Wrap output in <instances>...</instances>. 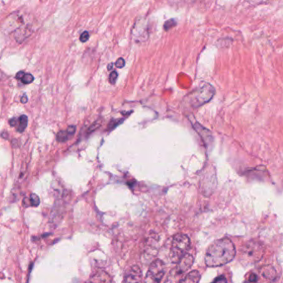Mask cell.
Segmentation results:
<instances>
[{
  "label": "cell",
  "mask_w": 283,
  "mask_h": 283,
  "mask_svg": "<svg viewBox=\"0 0 283 283\" xmlns=\"http://www.w3.org/2000/svg\"><path fill=\"white\" fill-rule=\"evenodd\" d=\"M236 249L229 238L216 240L209 247L205 253V264L208 267H221L234 260Z\"/></svg>",
  "instance_id": "1"
},
{
  "label": "cell",
  "mask_w": 283,
  "mask_h": 283,
  "mask_svg": "<svg viewBox=\"0 0 283 283\" xmlns=\"http://www.w3.org/2000/svg\"><path fill=\"white\" fill-rule=\"evenodd\" d=\"M264 246L258 241H250L241 248L240 260L242 264L253 265L260 261L264 255Z\"/></svg>",
  "instance_id": "2"
},
{
  "label": "cell",
  "mask_w": 283,
  "mask_h": 283,
  "mask_svg": "<svg viewBox=\"0 0 283 283\" xmlns=\"http://www.w3.org/2000/svg\"><path fill=\"white\" fill-rule=\"evenodd\" d=\"M214 94L215 89L213 87L208 83H204L201 87L197 88L196 90L189 93L185 97V101H187L191 107L197 108L211 101Z\"/></svg>",
  "instance_id": "3"
},
{
  "label": "cell",
  "mask_w": 283,
  "mask_h": 283,
  "mask_svg": "<svg viewBox=\"0 0 283 283\" xmlns=\"http://www.w3.org/2000/svg\"><path fill=\"white\" fill-rule=\"evenodd\" d=\"M190 248V239L185 234H176L172 240L171 248L169 252V260L173 263H176L181 260L188 253Z\"/></svg>",
  "instance_id": "4"
},
{
  "label": "cell",
  "mask_w": 283,
  "mask_h": 283,
  "mask_svg": "<svg viewBox=\"0 0 283 283\" xmlns=\"http://www.w3.org/2000/svg\"><path fill=\"white\" fill-rule=\"evenodd\" d=\"M30 18V14L22 13L21 11L16 12L8 17L3 25V28H5L8 32H14L21 26L32 24V19Z\"/></svg>",
  "instance_id": "5"
},
{
  "label": "cell",
  "mask_w": 283,
  "mask_h": 283,
  "mask_svg": "<svg viewBox=\"0 0 283 283\" xmlns=\"http://www.w3.org/2000/svg\"><path fill=\"white\" fill-rule=\"evenodd\" d=\"M165 266L163 261L156 259L150 264L144 279V283H160L165 275Z\"/></svg>",
  "instance_id": "6"
},
{
  "label": "cell",
  "mask_w": 283,
  "mask_h": 283,
  "mask_svg": "<svg viewBox=\"0 0 283 283\" xmlns=\"http://www.w3.org/2000/svg\"><path fill=\"white\" fill-rule=\"evenodd\" d=\"M193 127L195 131L198 132L199 136H201L202 139L204 141V144L206 145V147H212V144H213V138H212V134L208 129L204 128V126H202L199 122H192Z\"/></svg>",
  "instance_id": "7"
},
{
  "label": "cell",
  "mask_w": 283,
  "mask_h": 283,
  "mask_svg": "<svg viewBox=\"0 0 283 283\" xmlns=\"http://www.w3.org/2000/svg\"><path fill=\"white\" fill-rule=\"evenodd\" d=\"M33 24H27L17 28L14 32V37L19 44L25 41L33 33Z\"/></svg>",
  "instance_id": "8"
},
{
  "label": "cell",
  "mask_w": 283,
  "mask_h": 283,
  "mask_svg": "<svg viewBox=\"0 0 283 283\" xmlns=\"http://www.w3.org/2000/svg\"><path fill=\"white\" fill-rule=\"evenodd\" d=\"M142 272L138 266H133L127 271L124 283H142Z\"/></svg>",
  "instance_id": "9"
},
{
  "label": "cell",
  "mask_w": 283,
  "mask_h": 283,
  "mask_svg": "<svg viewBox=\"0 0 283 283\" xmlns=\"http://www.w3.org/2000/svg\"><path fill=\"white\" fill-rule=\"evenodd\" d=\"M132 35L134 38H136V41H144L146 38L144 35H146L148 38L147 27L145 25L144 20H138L136 21V24L134 26L133 31H132Z\"/></svg>",
  "instance_id": "10"
},
{
  "label": "cell",
  "mask_w": 283,
  "mask_h": 283,
  "mask_svg": "<svg viewBox=\"0 0 283 283\" xmlns=\"http://www.w3.org/2000/svg\"><path fill=\"white\" fill-rule=\"evenodd\" d=\"M86 283H112V278L105 271H98L91 276Z\"/></svg>",
  "instance_id": "11"
},
{
  "label": "cell",
  "mask_w": 283,
  "mask_h": 283,
  "mask_svg": "<svg viewBox=\"0 0 283 283\" xmlns=\"http://www.w3.org/2000/svg\"><path fill=\"white\" fill-rule=\"evenodd\" d=\"M76 132V126L75 125H70L68 129L64 131H61L57 133V140L58 142H66L71 139Z\"/></svg>",
  "instance_id": "12"
},
{
  "label": "cell",
  "mask_w": 283,
  "mask_h": 283,
  "mask_svg": "<svg viewBox=\"0 0 283 283\" xmlns=\"http://www.w3.org/2000/svg\"><path fill=\"white\" fill-rule=\"evenodd\" d=\"M27 123H28V120H27V116L25 115H22L21 117H19V120L12 119L9 120V124L14 127V126L17 127V131H19V133H23L25 131V129L27 128Z\"/></svg>",
  "instance_id": "13"
},
{
  "label": "cell",
  "mask_w": 283,
  "mask_h": 283,
  "mask_svg": "<svg viewBox=\"0 0 283 283\" xmlns=\"http://www.w3.org/2000/svg\"><path fill=\"white\" fill-rule=\"evenodd\" d=\"M185 272H183L180 267L176 266L171 272H169V276L167 277V279L165 283H179L181 281V277Z\"/></svg>",
  "instance_id": "14"
},
{
  "label": "cell",
  "mask_w": 283,
  "mask_h": 283,
  "mask_svg": "<svg viewBox=\"0 0 283 283\" xmlns=\"http://www.w3.org/2000/svg\"><path fill=\"white\" fill-rule=\"evenodd\" d=\"M201 278V275L199 271L193 270L189 272L185 278H182L180 281V283H199Z\"/></svg>",
  "instance_id": "15"
},
{
  "label": "cell",
  "mask_w": 283,
  "mask_h": 283,
  "mask_svg": "<svg viewBox=\"0 0 283 283\" xmlns=\"http://www.w3.org/2000/svg\"><path fill=\"white\" fill-rule=\"evenodd\" d=\"M261 273L262 277H264L265 278L271 281L275 280L277 276H278L276 270L272 266H265V267H262L261 270Z\"/></svg>",
  "instance_id": "16"
},
{
  "label": "cell",
  "mask_w": 283,
  "mask_h": 283,
  "mask_svg": "<svg viewBox=\"0 0 283 283\" xmlns=\"http://www.w3.org/2000/svg\"><path fill=\"white\" fill-rule=\"evenodd\" d=\"M28 200V203H27V206H33V207H37L39 205V203H40V199L38 198L37 194H34V193H32L30 197L27 199Z\"/></svg>",
  "instance_id": "17"
},
{
  "label": "cell",
  "mask_w": 283,
  "mask_h": 283,
  "mask_svg": "<svg viewBox=\"0 0 283 283\" xmlns=\"http://www.w3.org/2000/svg\"><path fill=\"white\" fill-rule=\"evenodd\" d=\"M33 80H34V77H33L32 74L24 73L21 81H22L24 84H30V83L33 82Z\"/></svg>",
  "instance_id": "18"
},
{
  "label": "cell",
  "mask_w": 283,
  "mask_h": 283,
  "mask_svg": "<svg viewBox=\"0 0 283 283\" xmlns=\"http://www.w3.org/2000/svg\"><path fill=\"white\" fill-rule=\"evenodd\" d=\"M176 24H177V23H176V21H174V19H170V20H168V21L165 23L164 28H165V30L168 31L172 27H175Z\"/></svg>",
  "instance_id": "19"
},
{
  "label": "cell",
  "mask_w": 283,
  "mask_h": 283,
  "mask_svg": "<svg viewBox=\"0 0 283 283\" xmlns=\"http://www.w3.org/2000/svg\"><path fill=\"white\" fill-rule=\"evenodd\" d=\"M117 77H118V74H117V71H113L112 73L110 74L109 81L110 83H112V85L116 84L117 82Z\"/></svg>",
  "instance_id": "20"
},
{
  "label": "cell",
  "mask_w": 283,
  "mask_h": 283,
  "mask_svg": "<svg viewBox=\"0 0 283 283\" xmlns=\"http://www.w3.org/2000/svg\"><path fill=\"white\" fill-rule=\"evenodd\" d=\"M123 120H124L123 119H121L120 120H112V122L110 123L109 130H113L115 127H117V125H120Z\"/></svg>",
  "instance_id": "21"
},
{
  "label": "cell",
  "mask_w": 283,
  "mask_h": 283,
  "mask_svg": "<svg viewBox=\"0 0 283 283\" xmlns=\"http://www.w3.org/2000/svg\"><path fill=\"white\" fill-rule=\"evenodd\" d=\"M88 39H89V33L87 32V31H85L82 33V35L80 36V40L82 43H86Z\"/></svg>",
  "instance_id": "22"
},
{
  "label": "cell",
  "mask_w": 283,
  "mask_h": 283,
  "mask_svg": "<svg viewBox=\"0 0 283 283\" xmlns=\"http://www.w3.org/2000/svg\"><path fill=\"white\" fill-rule=\"evenodd\" d=\"M212 283H228L226 278L224 276H220L218 278L214 279V281Z\"/></svg>",
  "instance_id": "23"
},
{
  "label": "cell",
  "mask_w": 283,
  "mask_h": 283,
  "mask_svg": "<svg viewBox=\"0 0 283 283\" xmlns=\"http://www.w3.org/2000/svg\"><path fill=\"white\" fill-rule=\"evenodd\" d=\"M257 281H258V276L255 275L254 273H251L249 277H248V282H246V283H256Z\"/></svg>",
  "instance_id": "24"
},
{
  "label": "cell",
  "mask_w": 283,
  "mask_h": 283,
  "mask_svg": "<svg viewBox=\"0 0 283 283\" xmlns=\"http://www.w3.org/2000/svg\"><path fill=\"white\" fill-rule=\"evenodd\" d=\"M125 60L123 59L122 57H120L118 60L117 61V63H116V66H117V68H122L124 66H125Z\"/></svg>",
  "instance_id": "25"
},
{
  "label": "cell",
  "mask_w": 283,
  "mask_h": 283,
  "mask_svg": "<svg viewBox=\"0 0 283 283\" xmlns=\"http://www.w3.org/2000/svg\"><path fill=\"white\" fill-rule=\"evenodd\" d=\"M24 75V71H19L16 75L17 79L21 80L23 78V76Z\"/></svg>",
  "instance_id": "26"
},
{
  "label": "cell",
  "mask_w": 283,
  "mask_h": 283,
  "mask_svg": "<svg viewBox=\"0 0 283 283\" xmlns=\"http://www.w3.org/2000/svg\"><path fill=\"white\" fill-rule=\"evenodd\" d=\"M21 102L24 104L27 103V96L25 95V94L24 95H23L22 97H21Z\"/></svg>",
  "instance_id": "27"
}]
</instances>
